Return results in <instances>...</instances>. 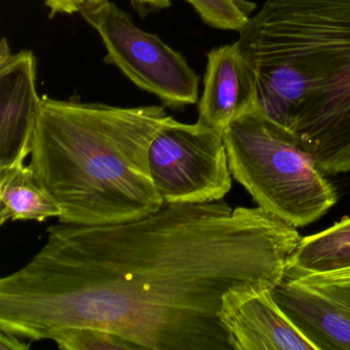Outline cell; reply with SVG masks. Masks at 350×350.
<instances>
[{
    "label": "cell",
    "instance_id": "ba28073f",
    "mask_svg": "<svg viewBox=\"0 0 350 350\" xmlns=\"http://www.w3.org/2000/svg\"><path fill=\"white\" fill-rule=\"evenodd\" d=\"M42 100L33 53L0 61V173L22 167L31 154Z\"/></svg>",
    "mask_w": 350,
    "mask_h": 350
},
{
    "label": "cell",
    "instance_id": "7c38bea8",
    "mask_svg": "<svg viewBox=\"0 0 350 350\" xmlns=\"http://www.w3.org/2000/svg\"><path fill=\"white\" fill-rule=\"evenodd\" d=\"M60 206L29 165L0 173V225L61 216Z\"/></svg>",
    "mask_w": 350,
    "mask_h": 350
},
{
    "label": "cell",
    "instance_id": "2e32d148",
    "mask_svg": "<svg viewBox=\"0 0 350 350\" xmlns=\"http://www.w3.org/2000/svg\"><path fill=\"white\" fill-rule=\"evenodd\" d=\"M310 284H350V268L339 270V271L329 272V273L319 274V275L307 276L299 278Z\"/></svg>",
    "mask_w": 350,
    "mask_h": 350
},
{
    "label": "cell",
    "instance_id": "8fae6325",
    "mask_svg": "<svg viewBox=\"0 0 350 350\" xmlns=\"http://www.w3.org/2000/svg\"><path fill=\"white\" fill-rule=\"evenodd\" d=\"M350 268V217L302 237L288 259L286 278L299 280Z\"/></svg>",
    "mask_w": 350,
    "mask_h": 350
},
{
    "label": "cell",
    "instance_id": "5bb4252c",
    "mask_svg": "<svg viewBox=\"0 0 350 350\" xmlns=\"http://www.w3.org/2000/svg\"><path fill=\"white\" fill-rule=\"evenodd\" d=\"M61 350H138L136 345L113 332L94 327H71L53 336Z\"/></svg>",
    "mask_w": 350,
    "mask_h": 350
},
{
    "label": "cell",
    "instance_id": "7a4b0ae2",
    "mask_svg": "<svg viewBox=\"0 0 350 350\" xmlns=\"http://www.w3.org/2000/svg\"><path fill=\"white\" fill-rule=\"evenodd\" d=\"M237 44L260 108L325 175L350 172V0H265Z\"/></svg>",
    "mask_w": 350,
    "mask_h": 350
},
{
    "label": "cell",
    "instance_id": "e0dca14e",
    "mask_svg": "<svg viewBox=\"0 0 350 350\" xmlns=\"http://www.w3.org/2000/svg\"><path fill=\"white\" fill-rule=\"evenodd\" d=\"M17 336L0 332V350H28L31 342Z\"/></svg>",
    "mask_w": 350,
    "mask_h": 350
},
{
    "label": "cell",
    "instance_id": "30bf717a",
    "mask_svg": "<svg viewBox=\"0 0 350 350\" xmlns=\"http://www.w3.org/2000/svg\"><path fill=\"white\" fill-rule=\"evenodd\" d=\"M260 107L257 77L237 42L208 54L198 120L223 133L235 118Z\"/></svg>",
    "mask_w": 350,
    "mask_h": 350
},
{
    "label": "cell",
    "instance_id": "9c48e42d",
    "mask_svg": "<svg viewBox=\"0 0 350 350\" xmlns=\"http://www.w3.org/2000/svg\"><path fill=\"white\" fill-rule=\"evenodd\" d=\"M273 294L319 350H350V284L284 278Z\"/></svg>",
    "mask_w": 350,
    "mask_h": 350
},
{
    "label": "cell",
    "instance_id": "277c9868",
    "mask_svg": "<svg viewBox=\"0 0 350 350\" xmlns=\"http://www.w3.org/2000/svg\"><path fill=\"white\" fill-rule=\"evenodd\" d=\"M222 137L233 179L266 212L299 228L337 202L335 186L310 152L261 108L233 120Z\"/></svg>",
    "mask_w": 350,
    "mask_h": 350
},
{
    "label": "cell",
    "instance_id": "4fadbf2b",
    "mask_svg": "<svg viewBox=\"0 0 350 350\" xmlns=\"http://www.w3.org/2000/svg\"><path fill=\"white\" fill-rule=\"evenodd\" d=\"M211 27L241 32L251 21L257 5L249 0H187Z\"/></svg>",
    "mask_w": 350,
    "mask_h": 350
},
{
    "label": "cell",
    "instance_id": "5b68a950",
    "mask_svg": "<svg viewBox=\"0 0 350 350\" xmlns=\"http://www.w3.org/2000/svg\"><path fill=\"white\" fill-rule=\"evenodd\" d=\"M148 161L163 204L218 202L232 186L222 133L200 122L170 116L152 139Z\"/></svg>",
    "mask_w": 350,
    "mask_h": 350
},
{
    "label": "cell",
    "instance_id": "52a82bcc",
    "mask_svg": "<svg viewBox=\"0 0 350 350\" xmlns=\"http://www.w3.org/2000/svg\"><path fill=\"white\" fill-rule=\"evenodd\" d=\"M219 319L232 350H319L278 304L273 288L229 291L223 296Z\"/></svg>",
    "mask_w": 350,
    "mask_h": 350
},
{
    "label": "cell",
    "instance_id": "d6986e66",
    "mask_svg": "<svg viewBox=\"0 0 350 350\" xmlns=\"http://www.w3.org/2000/svg\"><path fill=\"white\" fill-rule=\"evenodd\" d=\"M12 53L10 50L9 42H8L7 38H3L0 44V61L5 60L11 56Z\"/></svg>",
    "mask_w": 350,
    "mask_h": 350
},
{
    "label": "cell",
    "instance_id": "6da1fadb",
    "mask_svg": "<svg viewBox=\"0 0 350 350\" xmlns=\"http://www.w3.org/2000/svg\"><path fill=\"white\" fill-rule=\"evenodd\" d=\"M302 237L260 206L163 204L138 220L53 225L42 249L0 280V332L29 342L71 327L138 350H232L219 319L233 288H275Z\"/></svg>",
    "mask_w": 350,
    "mask_h": 350
},
{
    "label": "cell",
    "instance_id": "ac0fdd59",
    "mask_svg": "<svg viewBox=\"0 0 350 350\" xmlns=\"http://www.w3.org/2000/svg\"><path fill=\"white\" fill-rule=\"evenodd\" d=\"M133 3L150 9H167L171 7L172 0H131Z\"/></svg>",
    "mask_w": 350,
    "mask_h": 350
},
{
    "label": "cell",
    "instance_id": "8992f818",
    "mask_svg": "<svg viewBox=\"0 0 350 350\" xmlns=\"http://www.w3.org/2000/svg\"><path fill=\"white\" fill-rule=\"evenodd\" d=\"M81 14L101 36L106 62L116 65L137 87L170 107L198 101L200 77L185 58L154 34L137 27L118 5L108 0Z\"/></svg>",
    "mask_w": 350,
    "mask_h": 350
},
{
    "label": "cell",
    "instance_id": "9a60e30c",
    "mask_svg": "<svg viewBox=\"0 0 350 350\" xmlns=\"http://www.w3.org/2000/svg\"><path fill=\"white\" fill-rule=\"evenodd\" d=\"M105 1L108 0H44V3L50 9L51 18H53L60 14L72 15L81 13L83 10L96 7Z\"/></svg>",
    "mask_w": 350,
    "mask_h": 350
},
{
    "label": "cell",
    "instance_id": "3957f363",
    "mask_svg": "<svg viewBox=\"0 0 350 350\" xmlns=\"http://www.w3.org/2000/svg\"><path fill=\"white\" fill-rule=\"evenodd\" d=\"M169 118L163 106L42 97L29 165L60 206L59 222L118 224L161 210L148 154Z\"/></svg>",
    "mask_w": 350,
    "mask_h": 350
}]
</instances>
